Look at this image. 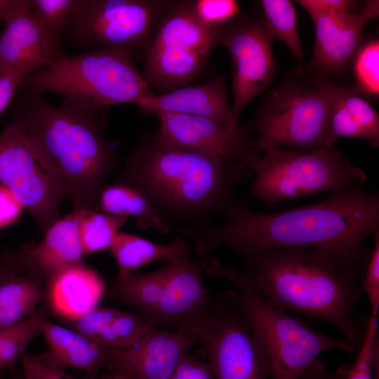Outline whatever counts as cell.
Here are the masks:
<instances>
[{
	"instance_id": "obj_1",
	"label": "cell",
	"mask_w": 379,
	"mask_h": 379,
	"mask_svg": "<svg viewBox=\"0 0 379 379\" xmlns=\"http://www.w3.org/2000/svg\"><path fill=\"white\" fill-rule=\"evenodd\" d=\"M220 224L186 232L199 257L221 246L240 256L289 248H324L357 252L364 241L379 231V197L363 186L344 188L315 204L259 213L235 201Z\"/></svg>"
},
{
	"instance_id": "obj_2",
	"label": "cell",
	"mask_w": 379,
	"mask_h": 379,
	"mask_svg": "<svg viewBox=\"0 0 379 379\" xmlns=\"http://www.w3.org/2000/svg\"><path fill=\"white\" fill-rule=\"evenodd\" d=\"M371 251L268 250L241 255L242 267L237 270L271 304L326 321L359 344L364 331L354 316Z\"/></svg>"
},
{
	"instance_id": "obj_3",
	"label": "cell",
	"mask_w": 379,
	"mask_h": 379,
	"mask_svg": "<svg viewBox=\"0 0 379 379\" xmlns=\"http://www.w3.org/2000/svg\"><path fill=\"white\" fill-rule=\"evenodd\" d=\"M253 175L249 164L175 147L155 133L133 148L121 178L185 234L223 215L234 201V187Z\"/></svg>"
},
{
	"instance_id": "obj_4",
	"label": "cell",
	"mask_w": 379,
	"mask_h": 379,
	"mask_svg": "<svg viewBox=\"0 0 379 379\" xmlns=\"http://www.w3.org/2000/svg\"><path fill=\"white\" fill-rule=\"evenodd\" d=\"M12 123L55 171L73 211L93 209L117 157L105 135L104 111L66 99L55 105L43 93L24 88Z\"/></svg>"
},
{
	"instance_id": "obj_5",
	"label": "cell",
	"mask_w": 379,
	"mask_h": 379,
	"mask_svg": "<svg viewBox=\"0 0 379 379\" xmlns=\"http://www.w3.org/2000/svg\"><path fill=\"white\" fill-rule=\"evenodd\" d=\"M208 275L230 281L239 305L267 366L270 379H300L321 354L340 350L356 352L359 343L323 334L269 302L239 274L237 267L209 258Z\"/></svg>"
},
{
	"instance_id": "obj_6",
	"label": "cell",
	"mask_w": 379,
	"mask_h": 379,
	"mask_svg": "<svg viewBox=\"0 0 379 379\" xmlns=\"http://www.w3.org/2000/svg\"><path fill=\"white\" fill-rule=\"evenodd\" d=\"M131 51L107 48L62 55L28 74L24 87L104 111L121 104L136 105L154 93L133 61Z\"/></svg>"
},
{
	"instance_id": "obj_7",
	"label": "cell",
	"mask_w": 379,
	"mask_h": 379,
	"mask_svg": "<svg viewBox=\"0 0 379 379\" xmlns=\"http://www.w3.org/2000/svg\"><path fill=\"white\" fill-rule=\"evenodd\" d=\"M326 81L309 66L300 67L268 92L254 121L257 154L272 147L308 152L333 147Z\"/></svg>"
},
{
	"instance_id": "obj_8",
	"label": "cell",
	"mask_w": 379,
	"mask_h": 379,
	"mask_svg": "<svg viewBox=\"0 0 379 379\" xmlns=\"http://www.w3.org/2000/svg\"><path fill=\"white\" fill-rule=\"evenodd\" d=\"M255 167L248 197L272 206L314 193L364 186L367 176L333 147L303 152L272 147Z\"/></svg>"
},
{
	"instance_id": "obj_9",
	"label": "cell",
	"mask_w": 379,
	"mask_h": 379,
	"mask_svg": "<svg viewBox=\"0 0 379 379\" xmlns=\"http://www.w3.org/2000/svg\"><path fill=\"white\" fill-rule=\"evenodd\" d=\"M175 1L163 0H77L65 29L80 46L134 51L148 41Z\"/></svg>"
},
{
	"instance_id": "obj_10",
	"label": "cell",
	"mask_w": 379,
	"mask_h": 379,
	"mask_svg": "<svg viewBox=\"0 0 379 379\" xmlns=\"http://www.w3.org/2000/svg\"><path fill=\"white\" fill-rule=\"evenodd\" d=\"M215 379H270L267 364L239 305L235 290L213 297L211 310L197 327Z\"/></svg>"
},
{
	"instance_id": "obj_11",
	"label": "cell",
	"mask_w": 379,
	"mask_h": 379,
	"mask_svg": "<svg viewBox=\"0 0 379 379\" xmlns=\"http://www.w3.org/2000/svg\"><path fill=\"white\" fill-rule=\"evenodd\" d=\"M0 185L13 192L42 231L59 219L65 190L25 131L13 123L0 134Z\"/></svg>"
},
{
	"instance_id": "obj_12",
	"label": "cell",
	"mask_w": 379,
	"mask_h": 379,
	"mask_svg": "<svg viewBox=\"0 0 379 379\" xmlns=\"http://www.w3.org/2000/svg\"><path fill=\"white\" fill-rule=\"evenodd\" d=\"M272 39L261 19L235 18L220 29L218 44L229 51L232 62V110L237 119L272 83L276 64Z\"/></svg>"
},
{
	"instance_id": "obj_13",
	"label": "cell",
	"mask_w": 379,
	"mask_h": 379,
	"mask_svg": "<svg viewBox=\"0 0 379 379\" xmlns=\"http://www.w3.org/2000/svg\"><path fill=\"white\" fill-rule=\"evenodd\" d=\"M157 135L164 142L189 150L215 157L227 162L255 167L260 156L242 127L229 128L215 120L184 114L157 116Z\"/></svg>"
},
{
	"instance_id": "obj_14",
	"label": "cell",
	"mask_w": 379,
	"mask_h": 379,
	"mask_svg": "<svg viewBox=\"0 0 379 379\" xmlns=\"http://www.w3.org/2000/svg\"><path fill=\"white\" fill-rule=\"evenodd\" d=\"M196 329V326L173 331L150 328L133 345L106 347V368L127 379H168L197 345Z\"/></svg>"
},
{
	"instance_id": "obj_15",
	"label": "cell",
	"mask_w": 379,
	"mask_h": 379,
	"mask_svg": "<svg viewBox=\"0 0 379 379\" xmlns=\"http://www.w3.org/2000/svg\"><path fill=\"white\" fill-rule=\"evenodd\" d=\"M378 14L379 1L369 0L359 14L324 12L310 15L315 40L308 66L330 79L345 73L362 43L364 27Z\"/></svg>"
},
{
	"instance_id": "obj_16",
	"label": "cell",
	"mask_w": 379,
	"mask_h": 379,
	"mask_svg": "<svg viewBox=\"0 0 379 379\" xmlns=\"http://www.w3.org/2000/svg\"><path fill=\"white\" fill-rule=\"evenodd\" d=\"M154 326L178 330L199 324L209 313L213 296L204 283L206 258L190 257L169 262Z\"/></svg>"
},
{
	"instance_id": "obj_17",
	"label": "cell",
	"mask_w": 379,
	"mask_h": 379,
	"mask_svg": "<svg viewBox=\"0 0 379 379\" xmlns=\"http://www.w3.org/2000/svg\"><path fill=\"white\" fill-rule=\"evenodd\" d=\"M143 114H178L215 120L229 128L241 127L232 113L226 80L219 75L196 86H186L161 94L152 93L136 104Z\"/></svg>"
},
{
	"instance_id": "obj_18",
	"label": "cell",
	"mask_w": 379,
	"mask_h": 379,
	"mask_svg": "<svg viewBox=\"0 0 379 379\" xmlns=\"http://www.w3.org/2000/svg\"><path fill=\"white\" fill-rule=\"evenodd\" d=\"M0 36V73L28 74L55 60L27 0H15Z\"/></svg>"
},
{
	"instance_id": "obj_19",
	"label": "cell",
	"mask_w": 379,
	"mask_h": 379,
	"mask_svg": "<svg viewBox=\"0 0 379 379\" xmlns=\"http://www.w3.org/2000/svg\"><path fill=\"white\" fill-rule=\"evenodd\" d=\"M105 291L106 284L100 273L81 262L46 278L44 298L51 312L67 324L98 307Z\"/></svg>"
},
{
	"instance_id": "obj_20",
	"label": "cell",
	"mask_w": 379,
	"mask_h": 379,
	"mask_svg": "<svg viewBox=\"0 0 379 379\" xmlns=\"http://www.w3.org/2000/svg\"><path fill=\"white\" fill-rule=\"evenodd\" d=\"M38 324L48 345L41 358L60 369L72 367L84 371L89 376L98 375L107 367L106 347L69 328L53 323L38 314Z\"/></svg>"
},
{
	"instance_id": "obj_21",
	"label": "cell",
	"mask_w": 379,
	"mask_h": 379,
	"mask_svg": "<svg viewBox=\"0 0 379 379\" xmlns=\"http://www.w3.org/2000/svg\"><path fill=\"white\" fill-rule=\"evenodd\" d=\"M221 27L202 22L194 12L192 1L174 2L159 22L148 46L210 55L218 44Z\"/></svg>"
},
{
	"instance_id": "obj_22",
	"label": "cell",
	"mask_w": 379,
	"mask_h": 379,
	"mask_svg": "<svg viewBox=\"0 0 379 379\" xmlns=\"http://www.w3.org/2000/svg\"><path fill=\"white\" fill-rule=\"evenodd\" d=\"M81 211L57 220L39 243L23 249L46 279L65 267L84 262L79 234Z\"/></svg>"
},
{
	"instance_id": "obj_23",
	"label": "cell",
	"mask_w": 379,
	"mask_h": 379,
	"mask_svg": "<svg viewBox=\"0 0 379 379\" xmlns=\"http://www.w3.org/2000/svg\"><path fill=\"white\" fill-rule=\"evenodd\" d=\"M209 55L190 51L147 46L143 73L147 84L171 91L188 86L204 70Z\"/></svg>"
},
{
	"instance_id": "obj_24",
	"label": "cell",
	"mask_w": 379,
	"mask_h": 379,
	"mask_svg": "<svg viewBox=\"0 0 379 379\" xmlns=\"http://www.w3.org/2000/svg\"><path fill=\"white\" fill-rule=\"evenodd\" d=\"M67 324L102 347L117 349L133 345L152 328L138 314L99 306Z\"/></svg>"
},
{
	"instance_id": "obj_25",
	"label": "cell",
	"mask_w": 379,
	"mask_h": 379,
	"mask_svg": "<svg viewBox=\"0 0 379 379\" xmlns=\"http://www.w3.org/2000/svg\"><path fill=\"white\" fill-rule=\"evenodd\" d=\"M109 251L119 267L117 279H123L152 262L169 263L190 257V253L189 244L180 237L164 244L122 232L115 235Z\"/></svg>"
},
{
	"instance_id": "obj_26",
	"label": "cell",
	"mask_w": 379,
	"mask_h": 379,
	"mask_svg": "<svg viewBox=\"0 0 379 379\" xmlns=\"http://www.w3.org/2000/svg\"><path fill=\"white\" fill-rule=\"evenodd\" d=\"M98 205L103 213L134 218L140 230L168 234L175 228L142 191L125 182L105 186Z\"/></svg>"
},
{
	"instance_id": "obj_27",
	"label": "cell",
	"mask_w": 379,
	"mask_h": 379,
	"mask_svg": "<svg viewBox=\"0 0 379 379\" xmlns=\"http://www.w3.org/2000/svg\"><path fill=\"white\" fill-rule=\"evenodd\" d=\"M46 278L34 264L26 272L0 284V329L15 325L34 314L45 297Z\"/></svg>"
},
{
	"instance_id": "obj_28",
	"label": "cell",
	"mask_w": 379,
	"mask_h": 379,
	"mask_svg": "<svg viewBox=\"0 0 379 379\" xmlns=\"http://www.w3.org/2000/svg\"><path fill=\"white\" fill-rule=\"evenodd\" d=\"M168 265L151 272H133L117 279L110 286L109 297L130 305L150 327L154 328L156 312L163 295Z\"/></svg>"
},
{
	"instance_id": "obj_29",
	"label": "cell",
	"mask_w": 379,
	"mask_h": 379,
	"mask_svg": "<svg viewBox=\"0 0 379 379\" xmlns=\"http://www.w3.org/2000/svg\"><path fill=\"white\" fill-rule=\"evenodd\" d=\"M55 59L63 55L61 38L76 8L77 0H27Z\"/></svg>"
},
{
	"instance_id": "obj_30",
	"label": "cell",
	"mask_w": 379,
	"mask_h": 379,
	"mask_svg": "<svg viewBox=\"0 0 379 379\" xmlns=\"http://www.w3.org/2000/svg\"><path fill=\"white\" fill-rule=\"evenodd\" d=\"M263 22L270 35L282 41L299 62L303 51L297 29L295 8L288 0H261Z\"/></svg>"
},
{
	"instance_id": "obj_31",
	"label": "cell",
	"mask_w": 379,
	"mask_h": 379,
	"mask_svg": "<svg viewBox=\"0 0 379 379\" xmlns=\"http://www.w3.org/2000/svg\"><path fill=\"white\" fill-rule=\"evenodd\" d=\"M128 218L97 212L81 211L79 234L84 255L109 250L113 239Z\"/></svg>"
},
{
	"instance_id": "obj_32",
	"label": "cell",
	"mask_w": 379,
	"mask_h": 379,
	"mask_svg": "<svg viewBox=\"0 0 379 379\" xmlns=\"http://www.w3.org/2000/svg\"><path fill=\"white\" fill-rule=\"evenodd\" d=\"M334 89L342 102L361 128L364 140L372 146L379 145V115L354 84L333 81Z\"/></svg>"
},
{
	"instance_id": "obj_33",
	"label": "cell",
	"mask_w": 379,
	"mask_h": 379,
	"mask_svg": "<svg viewBox=\"0 0 379 379\" xmlns=\"http://www.w3.org/2000/svg\"><path fill=\"white\" fill-rule=\"evenodd\" d=\"M39 335L40 329L36 312L15 325L0 329V373L13 366Z\"/></svg>"
},
{
	"instance_id": "obj_34",
	"label": "cell",
	"mask_w": 379,
	"mask_h": 379,
	"mask_svg": "<svg viewBox=\"0 0 379 379\" xmlns=\"http://www.w3.org/2000/svg\"><path fill=\"white\" fill-rule=\"evenodd\" d=\"M354 85L363 95H379V41L372 39L362 42L352 60Z\"/></svg>"
},
{
	"instance_id": "obj_35",
	"label": "cell",
	"mask_w": 379,
	"mask_h": 379,
	"mask_svg": "<svg viewBox=\"0 0 379 379\" xmlns=\"http://www.w3.org/2000/svg\"><path fill=\"white\" fill-rule=\"evenodd\" d=\"M378 314L371 312L364 330L355 361L345 379H375L379 356Z\"/></svg>"
},
{
	"instance_id": "obj_36",
	"label": "cell",
	"mask_w": 379,
	"mask_h": 379,
	"mask_svg": "<svg viewBox=\"0 0 379 379\" xmlns=\"http://www.w3.org/2000/svg\"><path fill=\"white\" fill-rule=\"evenodd\" d=\"M194 12L200 20L210 27H221L236 18L240 11L235 0L192 1Z\"/></svg>"
},
{
	"instance_id": "obj_37",
	"label": "cell",
	"mask_w": 379,
	"mask_h": 379,
	"mask_svg": "<svg viewBox=\"0 0 379 379\" xmlns=\"http://www.w3.org/2000/svg\"><path fill=\"white\" fill-rule=\"evenodd\" d=\"M21 359L23 373L32 379H112L111 373L101 376L86 375L83 378H75L65 373L63 369L48 364L40 356L35 354L25 353Z\"/></svg>"
},
{
	"instance_id": "obj_38",
	"label": "cell",
	"mask_w": 379,
	"mask_h": 379,
	"mask_svg": "<svg viewBox=\"0 0 379 379\" xmlns=\"http://www.w3.org/2000/svg\"><path fill=\"white\" fill-rule=\"evenodd\" d=\"M374 245L366 265L363 282L365 293L371 307V312L378 314L379 311V231L373 234Z\"/></svg>"
},
{
	"instance_id": "obj_39",
	"label": "cell",
	"mask_w": 379,
	"mask_h": 379,
	"mask_svg": "<svg viewBox=\"0 0 379 379\" xmlns=\"http://www.w3.org/2000/svg\"><path fill=\"white\" fill-rule=\"evenodd\" d=\"M168 379H215L208 363H205L196 357L186 354Z\"/></svg>"
},
{
	"instance_id": "obj_40",
	"label": "cell",
	"mask_w": 379,
	"mask_h": 379,
	"mask_svg": "<svg viewBox=\"0 0 379 379\" xmlns=\"http://www.w3.org/2000/svg\"><path fill=\"white\" fill-rule=\"evenodd\" d=\"M33 265L23 250L2 254L0 257V284L27 272Z\"/></svg>"
},
{
	"instance_id": "obj_41",
	"label": "cell",
	"mask_w": 379,
	"mask_h": 379,
	"mask_svg": "<svg viewBox=\"0 0 379 379\" xmlns=\"http://www.w3.org/2000/svg\"><path fill=\"white\" fill-rule=\"evenodd\" d=\"M295 2L305 8L310 15L324 12L352 13L358 3L352 0H298Z\"/></svg>"
},
{
	"instance_id": "obj_42",
	"label": "cell",
	"mask_w": 379,
	"mask_h": 379,
	"mask_svg": "<svg viewBox=\"0 0 379 379\" xmlns=\"http://www.w3.org/2000/svg\"><path fill=\"white\" fill-rule=\"evenodd\" d=\"M23 208L11 190L0 185V229L14 222L20 215Z\"/></svg>"
},
{
	"instance_id": "obj_43",
	"label": "cell",
	"mask_w": 379,
	"mask_h": 379,
	"mask_svg": "<svg viewBox=\"0 0 379 379\" xmlns=\"http://www.w3.org/2000/svg\"><path fill=\"white\" fill-rule=\"evenodd\" d=\"M26 76L25 73L15 70L0 73V114L8 107Z\"/></svg>"
},
{
	"instance_id": "obj_44",
	"label": "cell",
	"mask_w": 379,
	"mask_h": 379,
	"mask_svg": "<svg viewBox=\"0 0 379 379\" xmlns=\"http://www.w3.org/2000/svg\"><path fill=\"white\" fill-rule=\"evenodd\" d=\"M348 368V365H342L335 372L330 373L326 370L325 364L317 359L306 370L300 379H345Z\"/></svg>"
},
{
	"instance_id": "obj_45",
	"label": "cell",
	"mask_w": 379,
	"mask_h": 379,
	"mask_svg": "<svg viewBox=\"0 0 379 379\" xmlns=\"http://www.w3.org/2000/svg\"><path fill=\"white\" fill-rule=\"evenodd\" d=\"M15 0H0V24L4 23Z\"/></svg>"
},
{
	"instance_id": "obj_46",
	"label": "cell",
	"mask_w": 379,
	"mask_h": 379,
	"mask_svg": "<svg viewBox=\"0 0 379 379\" xmlns=\"http://www.w3.org/2000/svg\"><path fill=\"white\" fill-rule=\"evenodd\" d=\"M11 379H25V378H24L23 373L22 375H21L17 373H14L12 375Z\"/></svg>"
},
{
	"instance_id": "obj_47",
	"label": "cell",
	"mask_w": 379,
	"mask_h": 379,
	"mask_svg": "<svg viewBox=\"0 0 379 379\" xmlns=\"http://www.w3.org/2000/svg\"><path fill=\"white\" fill-rule=\"evenodd\" d=\"M111 374L112 375V379H127L117 374H114V373H111Z\"/></svg>"
},
{
	"instance_id": "obj_48",
	"label": "cell",
	"mask_w": 379,
	"mask_h": 379,
	"mask_svg": "<svg viewBox=\"0 0 379 379\" xmlns=\"http://www.w3.org/2000/svg\"><path fill=\"white\" fill-rule=\"evenodd\" d=\"M23 375L25 379H32L29 375L23 373Z\"/></svg>"
}]
</instances>
